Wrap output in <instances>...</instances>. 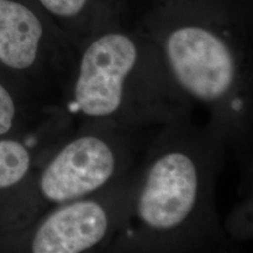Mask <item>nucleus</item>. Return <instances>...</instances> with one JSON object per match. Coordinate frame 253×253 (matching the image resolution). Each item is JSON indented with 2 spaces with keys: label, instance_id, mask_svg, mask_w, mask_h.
<instances>
[{
  "label": "nucleus",
  "instance_id": "3",
  "mask_svg": "<svg viewBox=\"0 0 253 253\" xmlns=\"http://www.w3.org/2000/svg\"><path fill=\"white\" fill-rule=\"evenodd\" d=\"M164 66L183 96L212 109L224 122L245 113L249 68L213 31L185 25L164 41Z\"/></svg>",
  "mask_w": 253,
  "mask_h": 253
},
{
  "label": "nucleus",
  "instance_id": "8",
  "mask_svg": "<svg viewBox=\"0 0 253 253\" xmlns=\"http://www.w3.org/2000/svg\"><path fill=\"white\" fill-rule=\"evenodd\" d=\"M27 93L0 72V137H25L31 132V121L36 108Z\"/></svg>",
  "mask_w": 253,
  "mask_h": 253
},
{
  "label": "nucleus",
  "instance_id": "6",
  "mask_svg": "<svg viewBox=\"0 0 253 253\" xmlns=\"http://www.w3.org/2000/svg\"><path fill=\"white\" fill-rule=\"evenodd\" d=\"M123 197L108 196L107 189L100 196L56 205L36 223L18 230L24 232L21 248L33 253H80L100 248L118 230L120 211L129 204Z\"/></svg>",
  "mask_w": 253,
  "mask_h": 253
},
{
  "label": "nucleus",
  "instance_id": "4",
  "mask_svg": "<svg viewBox=\"0 0 253 253\" xmlns=\"http://www.w3.org/2000/svg\"><path fill=\"white\" fill-rule=\"evenodd\" d=\"M95 126L55 150L34 175L31 185L41 202L56 207L119 183L131 158L126 129Z\"/></svg>",
  "mask_w": 253,
  "mask_h": 253
},
{
  "label": "nucleus",
  "instance_id": "2",
  "mask_svg": "<svg viewBox=\"0 0 253 253\" xmlns=\"http://www.w3.org/2000/svg\"><path fill=\"white\" fill-rule=\"evenodd\" d=\"M66 90L73 112L94 125L123 129L175 123L184 108L164 63L147 65L135 40L119 32L88 45Z\"/></svg>",
  "mask_w": 253,
  "mask_h": 253
},
{
  "label": "nucleus",
  "instance_id": "9",
  "mask_svg": "<svg viewBox=\"0 0 253 253\" xmlns=\"http://www.w3.org/2000/svg\"><path fill=\"white\" fill-rule=\"evenodd\" d=\"M43 11L53 17L68 20L80 15L89 0H36Z\"/></svg>",
  "mask_w": 253,
  "mask_h": 253
},
{
  "label": "nucleus",
  "instance_id": "1",
  "mask_svg": "<svg viewBox=\"0 0 253 253\" xmlns=\"http://www.w3.org/2000/svg\"><path fill=\"white\" fill-rule=\"evenodd\" d=\"M169 126L145 164L125 220L134 239L151 245H183L203 238L213 221L214 142L173 123Z\"/></svg>",
  "mask_w": 253,
  "mask_h": 253
},
{
  "label": "nucleus",
  "instance_id": "5",
  "mask_svg": "<svg viewBox=\"0 0 253 253\" xmlns=\"http://www.w3.org/2000/svg\"><path fill=\"white\" fill-rule=\"evenodd\" d=\"M0 72L34 97L66 90L74 73L49 56L45 24L26 0H0Z\"/></svg>",
  "mask_w": 253,
  "mask_h": 253
},
{
  "label": "nucleus",
  "instance_id": "7",
  "mask_svg": "<svg viewBox=\"0 0 253 253\" xmlns=\"http://www.w3.org/2000/svg\"><path fill=\"white\" fill-rule=\"evenodd\" d=\"M38 155L25 137H0V202L24 192L36 175Z\"/></svg>",
  "mask_w": 253,
  "mask_h": 253
}]
</instances>
